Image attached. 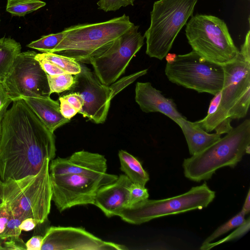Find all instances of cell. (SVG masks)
Returning a JSON list of instances; mask_svg holds the SVG:
<instances>
[{
	"label": "cell",
	"instance_id": "ab89813d",
	"mask_svg": "<svg viewBox=\"0 0 250 250\" xmlns=\"http://www.w3.org/2000/svg\"><path fill=\"white\" fill-rule=\"evenodd\" d=\"M9 101H12L9 97L7 90L2 82H0V108Z\"/></svg>",
	"mask_w": 250,
	"mask_h": 250
},
{
	"label": "cell",
	"instance_id": "8d00e7d4",
	"mask_svg": "<svg viewBox=\"0 0 250 250\" xmlns=\"http://www.w3.org/2000/svg\"><path fill=\"white\" fill-rule=\"evenodd\" d=\"M9 217V212L6 204L4 202L0 208V234L4 230Z\"/></svg>",
	"mask_w": 250,
	"mask_h": 250
},
{
	"label": "cell",
	"instance_id": "2e32d148",
	"mask_svg": "<svg viewBox=\"0 0 250 250\" xmlns=\"http://www.w3.org/2000/svg\"><path fill=\"white\" fill-rule=\"evenodd\" d=\"M132 184L125 174H121L114 182L100 187L97 191L94 204L107 217L127 206L129 189Z\"/></svg>",
	"mask_w": 250,
	"mask_h": 250
},
{
	"label": "cell",
	"instance_id": "277c9868",
	"mask_svg": "<svg viewBox=\"0 0 250 250\" xmlns=\"http://www.w3.org/2000/svg\"><path fill=\"white\" fill-rule=\"evenodd\" d=\"M250 152V120L246 119L203 151L185 159L184 175L196 182L208 180L219 168L234 167Z\"/></svg>",
	"mask_w": 250,
	"mask_h": 250
},
{
	"label": "cell",
	"instance_id": "7c38bea8",
	"mask_svg": "<svg viewBox=\"0 0 250 250\" xmlns=\"http://www.w3.org/2000/svg\"><path fill=\"white\" fill-rule=\"evenodd\" d=\"M36 54L34 51L21 52L2 81L12 102L24 97L50 96L47 74L36 59Z\"/></svg>",
	"mask_w": 250,
	"mask_h": 250
},
{
	"label": "cell",
	"instance_id": "5b68a950",
	"mask_svg": "<svg viewBox=\"0 0 250 250\" xmlns=\"http://www.w3.org/2000/svg\"><path fill=\"white\" fill-rule=\"evenodd\" d=\"M50 161L46 159L36 175L3 182L4 202L8 209L22 220L30 217L42 224L47 219L52 194Z\"/></svg>",
	"mask_w": 250,
	"mask_h": 250
},
{
	"label": "cell",
	"instance_id": "7a4b0ae2",
	"mask_svg": "<svg viewBox=\"0 0 250 250\" xmlns=\"http://www.w3.org/2000/svg\"><path fill=\"white\" fill-rule=\"evenodd\" d=\"M224 79L221 98L212 114L195 122L207 132L221 135L231 131L233 119L247 115L250 104V49L241 47L236 57L223 65Z\"/></svg>",
	"mask_w": 250,
	"mask_h": 250
},
{
	"label": "cell",
	"instance_id": "5bb4252c",
	"mask_svg": "<svg viewBox=\"0 0 250 250\" xmlns=\"http://www.w3.org/2000/svg\"><path fill=\"white\" fill-rule=\"evenodd\" d=\"M124 245L107 242L83 228H48L43 236L41 250H125Z\"/></svg>",
	"mask_w": 250,
	"mask_h": 250
},
{
	"label": "cell",
	"instance_id": "1f68e13d",
	"mask_svg": "<svg viewBox=\"0 0 250 250\" xmlns=\"http://www.w3.org/2000/svg\"><path fill=\"white\" fill-rule=\"evenodd\" d=\"M42 69L48 75H56L67 73L66 72L52 62L41 57L38 53L35 56Z\"/></svg>",
	"mask_w": 250,
	"mask_h": 250
},
{
	"label": "cell",
	"instance_id": "30bf717a",
	"mask_svg": "<svg viewBox=\"0 0 250 250\" xmlns=\"http://www.w3.org/2000/svg\"><path fill=\"white\" fill-rule=\"evenodd\" d=\"M138 29L139 26L134 24L103 53L90 60L89 64L101 83L110 85L125 73L144 43L145 37Z\"/></svg>",
	"mask_w": 250,
	"mask_h": 250
},
{
	"label": "cell",
	"instance_id": "6da1fadb",
	"mask_svg": "<svg viewBox=\"0 0 250 250\" xmlns=\"http://www.w3.org/2000/svg\"><path fill=\"white\" fill-rule=\"evenodd\" d=\"M5 112L0 132V178L2 182L36 175L45 160L56 156L55 139L30 108L18 99Z\"/></svg>",
	"mask_w": 250,
	"mask_h": 250
},
{
	"label": "cell",
	"instance_id": "ac0fdd59",
	"mask_svg": "<svg viewBox=\"0 0 250 250\" xmlns=\"http://www.w3.org/2000/svg\"><path fill=\"white\" fill-rule=\"evenodd\" d=\"M22 99L52 132L70 122L62 115L60 104L50 96L24 97Z\"/></svg>",
	"mask_w": 250,
	"mask_h": 250
},
{
	"label": "cell",
	"instance_id": "ba28073f",
	"mask_svg": "<svg viewBox=\"0 0 250 250\" xmlns=\"http://www.w3.org/2000/svg\"><path fill=\"white\" fill-rule=\"evenodd\" d=\"M215 197V191L204 182L176 196L160 200L146 199L122 209L116 216L129 224L140 225L163 216L207 208Z\"/></svg>",
	"mask_w": 250,
	"mask_h": 250
},
{
	"label": "cell",
	"instance_id": "7bdbcfd3",
	"mask_svg": "<svg viewBox=\"0 0 250 250\" xmlns=\"http://www.w3.org/2000/svg\"><path fill=\"white\" fill-rule=\"evenodd\" d=\"M3 182L1 181L0 178V208H1L4 203L3 196Z\"/></svg>",
	"mask_w": 250,
	"mask_h": 250
},
{
	"label": "cell",
	"instance_id": "d4e9b609",
	"mask_svg": "<svg viewBox=\"0 0 250 250\" xmlns=\"http://www.w3.org/2000/svg\"><path fill=\"white\" fill-rule=\"evenodd\" d=\"M50 95L70 90L75 83L74 75L64 73L56 75L47 74Z\"/></svg>",
	"mask_w": 250,
	"mask_h": 250
},
{
	"label": "cell",
	"instance_id": "4dcf8cb0",
	"mask_svg": "<svg viewBox=\"0 0 250 250\" xmlns=\"http://www.w3.org/2000/svg\"><path fill=\"white\" fill-rule=\"evenodd\" d=\"M135 0H100L97 2L99 9L105 12L114 11L122 7L133 5Z\"/></svg>",
	"mask_w": 250,
	"mask_h": 250
},
{
	"label": "cell",
	"instance_id": "74e56055",
	"mask_svg": "<svg viewBox=\"0 0 250 250\" xmlns=\"http://www.w3.org/2000/svg\"><path fill=\"white\" fill-rule=\"evenodd\" d=\"M38 224L39 223L36 220L29 217L23 219L19 227L21 231H29L33 230Z\"/></svg>",
	"mask_w": 250,
	"mask_h": 250
},
{
	"label": "cell",
	"instance_id": "83f0119b",
	"mask_svg": "<svg viewBox=\"0 0 250 250\" xmlns=\"http://www.w3.org/2000/svg\"><path fill=\"white\" fill-rule=\"evenodd\" d=\"M250 227V219L249 217L247 219L245 220L244 222L241 225L237 227L236 229L232 232L228 236L217 242L214 243L211 242L207 245L200 247V249L202 250H208L220 244L238 238L246 233L249 230Z\"/></svg>",
	"mask_w": 250,
	"mask_h": 250
},
{
	"label": "cell",
	"instance_id": "ee69618b",
	"mask_svg": "<svg viewBox=\"0 0 250 250\" xmlns=\"http://www.w3.org/2000/svg\"><path fill=\"white\" fill-rule=\"evenodd\" d=\"M4 250V248L2 246V245L0 242V250Z\"/></svg>",
	"mask_w": 250,
	"mask_h": 250
},
{
	"label": "cell",
	"instance_id": "cb8c5ba5",
	"mask_svg": "<svg viewBox=\"0 0 250 250\" xmlns=\"http://www.w3.org/2000/svg\"><path fill=\"white\" fill-rule=\"evenodd\" d=\"M64 36L62 32L42 36L27 45L28 47L37 50L42 53H52L61 42Z\"/></svg>",
	"mask_w": 250,
	"mask_h": 250
},
{
	"label": "cell",
	"instance_id": "e575fe53",
	"mask_svg": "<svg viewBox=\"0 0 250 250\" xmlns=\"http://www.w3.org/2000/svg\"><path fill=\"white\" fill-rule=\"evenodd\" d=\"M3 247L4 250H26L25 243L20 237L10 238L4 242Z\"/></svg>",
	"mask_w": 250,
	"mask_h": 250
},
{
	"label": "cell",
	"instance_id": "9a60e30c",
	"mask_svg": "<svg viewBox=\"0 0 250 250\" xmlns=\"http://www.w3.org/2000/svg\"><path fill=\"white\" fill-rule=\"evenodd\" d=\"M49 163V174L54 175L77 174L98 176L106 173L107 160L103 155L85 150L66 158L57 157Z\"/></svg>",
	"mask_w": 250,
	"mask_h": 250
},
{
	"label": "cell",
	"instance_id": "7402d4cb",
	"mask_svg": "<svg viewBox=\"0 0 250 250\" xmlns=\"http://www.w3.org/2000/svg\"><path fill=\"white\" fill-rule=\"evenodd\" d=\"M46 5L41 0H7L6 10L16 16H24Z\"/></svg>",
	"mask_w": 250,
	"mask_h": 250
},
{
	"label": "cell",
	"instance_id": "8fae6325",
	"mask_svg": "<svg viewBox=\"0 0 250 250\" xmlns=\"http://www.w3.org/2000/svg\"><path fill=\"white\" fill-rule=\"evenodd\" d=\"M49 175L52 200L61 212L76 206L93 205L98 189L114 182L118 177L107 173L94 176L77 174Z\"/></svg>",
	"mask_w": 250,
	"mask_h": 250
},
{
	"label": "cell",
	"instance_id": "3957f363",
	"mask_svg": "<svg viewBox=\"0 0 250 250\" xmlns=\"http://www.w3.org/2000/svg\"><path fill=\"white\" fill-rule=\"evenodd\" d=\"M134 24L124 14L105 21L68 27L63 30V38L52 53L89 63Z\"/></svg>",
	"mask_w": 250,
	"mask_h": 250
},
{
	"label": "cell",
	"instance_id": "d6a6232c",
	"mask_svg": "<svg viewBox=\"0 0 250 250\" xmlns=\"http://www.w3.org/2000/svg\"><path fill=\"white\" fill-rule=\"evenodd\" d=\"M59 101L61 113L64 118L70 120L78 113L63 96L60 97Z\"/></svg>",
	"mask_w": 250,
	"mask_h": 250
},
{
	"label": "cell",
	"instance_id": "d6986e66",
	"mask_svg": "<svg viewBox=\"0 0 250 250\" xmlns=\"http://www.w3.org/2000/svg\"><path fill=\"white\" fill-rule=\"evenodd\" d=\"M175 123L182 130L191 155L203 151L221 138L220 135L208 133L195 122L187 120L185 117L178 119Z\"/></svg>",
	"mask_w": 250,
	"mask_h": 250
},
{
	"label": "cell",
	"instance_id": "836d02e7",
	"mask_svg": "<svg viewBox=\"0 0 250 250\" xmlns=\"http://www.w3.org/2000/svg\"><path fill=\"white\" fill-rule=\"evenodd\" d=\"M63 96L78 110V113L81 111L83 105V100L80 94L76 92H70Z\"/></svg>",
	"mask_w": 250,
	"mask_h": 250
},
{
	"label": "cell",
	"instance_id": "ffe728a7",
	"mask_svg": "<svg viewBox=\"0 0 250 250\" xmlns=\"http://www.w3.org/2000/svg\"><path fill=\"white\" fill-rule=\"evenodd\" d=\"M121 170L132 183L145 187L149 180L148 173L144 169L141 162L128 152L120 150L118 153Z\"/></svg>",
	"mask_w": 250,
	"mask_h": 250
},
{
	"label": "cell",
	"instance_id": "52a82bcc",
	"mask_svg": "<svg viewBox=\"0 0 250 250\" xmlns=\"http://www.w3.org/2000/svg\"><path fill=\"white\" fill-rule=\"evenodd\" d=\"M185 31L192 50L212 62L224 65L233 61L239 52L226 23L217 17L192 16Z\"/></svg>",
	"mask_w": 250,
	"mask_h": 250
},
{
	"label": "cell",
	"instance_id": "484cf974",
	"mask_svg": "<svg viewBox=\"0 0 250 250\" xmlns=\"http://www.w3.org/2000/svg\"><path fill=\"white\" fill-rule=\"evenodd\" d=\"M245 215L244 212L241 210L227 222L217 228L205 240L201 247L207 245L232 229L237 228L241 225L246 220L245 218Z\"/></svg>",
	"mask_w": 250,
	"mask_h": 250
},
{
	"label": "cell",
	"instance_id": "4fadbf2b",
	"mask_svg": "<svg viewBox=\"0 0 250 250\" xmlns=\"http://www.w3.org/2000/svg\"><path fill=\"white\" fill-rule=\"evenodd\" d=\"M81 72L74 75L75 83L70 90L81 95L83 105L79 112L92 122L99 124L105 121L111 101L109 85L101 83L87 66L81 64Z\"/></svg>",
	"mask_w": 250,
	"mask_h": 250
},
{
	"label": "cell",
	"instance_id": "e0dca14e",
	"mask_svg": "<svg viewBox=\"0 0 250 250\" xmlns=\"http://www.w3.org/2000/svg\"><path fill=\"white\" fill-rule=\"evenodd\" d=\"M135 100L145 113L160 112L176 122L184 117L177 110L172 99L166 98L149 82H137Z\"/></svg>",
	"mask_w": 250,
	"mask_h": 250
},
{
	"label": "cell",
	"instance_id": "4316f807",
	"mask_svg": "<svg viewBox=\"0 0 250 250\" xmlns=\"http://www.w3.org/2000/svg\"><path fill=\"white\" fill-rule=\"evenodd\" d=\"M9 217L5 229L3 232L0 234V239L1 240H5L13 237H19L21 234V230L20 229L19 226L22 220L9 210Z\"/></svg>",
	"mask_w": 250,
	"mask_h": 250
},
{
	"label": "cell",
	"instance_id": "f1b7e54d",
	"mask_svg": "<svg viewBox=\"0 0 250 250\" xmlns=\"http://www.w3.org/2000/svg\"><path fill=\"white\" fill-rule=\"evenodd\" d=\"M147 69H144L132 74L128 76L124 77L109 85L111 90L112 99L125 87L135 81L137 78L146 74L147 72Z\"/></svg>",
	"mask_w": 250,
	"mask_h": 250
},
{
	"label": "cell",
	"instance_id": "f546056e",
	"mask_svg": "<svg viewBox=\"0 0 250 250\" xmlns=\"http://www.w3.org/2000/svg\"><path fill=\"white\" fill-rule=\"evenodd\" d=\"M148 197V190L145 187L132 183L129 189L128 200L126 208L147 199Z\"/></svg>",
	"mask_w": 250,
	"mask_h": 250
},
{
	"label": "cell",
	"instance_id": "44dd1931",
	"mask_svg": "<svg viewBox=\"0 0 250 250\" xmlns=\"http://www.w3.org/2000/svg\"><path fill=\"white\" fill-rule=\"evenodd\" d=\"M21 52L20 42L11 38L0 39V82L9 74L17 56Z\"/></svg>",
	"mask_w": 250,
	"mask_h": 250
},
{
	"label": "cell",
	"instance_id": "60d3db41",
	"mask_svg": "<svg viewBox=\"0 0 250 250\" xmlns=\"http://www.w3.org/2000/svg\"><path fill=\"white\" fill-rule=\"evenodd\" d=\"M242 210L245 215L249 213L250 211V190L249 189L247 195L242 207Z\"/></svg>",
	"mask_w": 250,
	"mask_h": 250
},
{
	"label": "cell",
	"instance_id": "b9f144b4",
	"mask_svg": "<svg viewBox=\"0 0 250 250\" xmlns=\"http://www.w3.org/2000/svg\"><path fill=\"white\" fill-rule=\"evenodd\" d=\"M12 102V101H9L8 102H7L6 104H5L3 106H2L0 108V127H1V119L6 111V110L7 109L10 104Z\"/></svg>",
	"mask_w": 250,
	"mask_h": 250
},
{
	"label": "cell",
	"instance_id": "f35d334b",
	"mask_svg": "<svg viewBox=\"0 0 250 250\" xmlns=\"http://www.w3.org/2000/svg\"><path fill=\"white\" fill-rule=\"evenodd\" d=\"M221 94L222 92L220 91L214 95V97L210 101L207 115H211L217 110L220 103Z\"/></svg>",
	"mask_w": 250,
	"mask_h": 250
},
{
	"label": "cell",
	"instance_id": "bcb514c9",
	"mask_svg": "<svg viewBox=\"0 0 250 250\" xmlns=\"http://www.w3.org/2000/svg\"></svg>",
	"mask_w": 250,
	"mask_h": 250
},
{
	"label": "cell",
	"instance_id": "f6af8a7d",
	"mask_svg": "<svg viewBox=\"0 0 250 250\" xmlns=\"http://www.w3.org/2000/svg\"></svg>",
	"mask_w": 250,
	"mask_h": 250
},
{
	"label": "cell",
	"instance_id": "8992f818",
	"mask_svg": "<svg viewBox=\"0 0 250 250\" xmlns=\"http://www.w3.org/2000/svg\"><path fill=\"white\" fill-rule=\"evenodd\" d=\"M198 0H158L150 12V24L145 33L146 54L162 60L177 35L193 16Z\"/></svg>",
	"mask_w": 250,
	"mask_h": 250
},
{
	"label": "cell",
	"instance_id": "d590c367",
	"mask_svg": "<svg viewBox=\"0 0 250 250\" xmlns=\"http://www.w3.org/2000/svg\"><path fill=\"white\" fill-rule=\"evenodd\" d=\"M43 237L34 235L25 243L26 250H41Z\"/></svg>",
	"mask_w": 250,
	"mask_h": 250
},
{
	"label": "cell",
	"instance_id": "603a6c76",
	"mask_svg": "<svg viewBox=\"0 0 250 250\" xmlns=\"http://www.w3.org/2000/svg\"><path fill=\"white\" fill-rule=\"evenodd\" d=\"M38 54L52 62L67 73L75 75L81 71V63L72 58L54 53H42Z\"/></svg>",
	"mask_w": 250,
	"mask_h": 250
},
{
	"label": "cell",
	"instance_id": "9c48e42d",
	"mask_svg": "<svg viewBox=\"0 0 250 250\" xmlns=\"http://www.w3.org/2000/svg\"><path fill=\"white\" fill-rule=\"evenodd\" d=\"M165 72L171 82L199 93L215 95L223 87V65L210 61L193 50L176 55L173 61L167 62Z\"/></svg>",
	"mask_w": 250,
	"mask_h": 250
}]
</instances>
